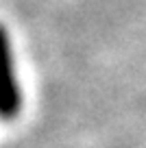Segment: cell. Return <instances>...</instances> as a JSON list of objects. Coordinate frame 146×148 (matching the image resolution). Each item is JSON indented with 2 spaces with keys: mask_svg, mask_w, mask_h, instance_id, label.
<instances>
[{
  "mask_svg": "<svg viewBox=\"0 0 146 148\" xmlns=\"http://www.w3.org/2000/svg\"><path fill=\"white\" fill-rule=\"evenodd\" d=\"M22 87L18 79L13 44L5 24H0V120L11 122L22 113Z\"/></svg>",
  "mask_w": 146,
  "mask_h": 148,
  "instance_id": "6da1fadb",
  "label": "cell"
}]
</instances>
